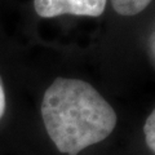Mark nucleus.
<instances>
[{
	"mask_svg": "<svg viewBox=\"0 0 155 155\" xmlns=\"http://www.w3.org/2000/svg\"><path fill=\"white\" fill-rule=\"evenodd\" d=\"M41 118L58 151L78 155L113 133L115 110L94 87L80 79L57 78L44 92Z\"/></svg>",
	"mask_w": 155,
	"mask_h": 155,
	"instance_id": "1",
	"label": "nucleus"
},
{
	"mask_svg": "<svg viewBox=\"0 0 155 155\" xmlns=\"http://www.w3.org/2000/svg\"><path fill=\"white\" fill-rule=\"evenodd\" d=\"M107 0H34L39 17L53 18L62 14L98 17L105 12Z\"/></svg>",
	"mask_w": 155,
	"mask_h": 155,
	"instance_id": "2",
	"label": "nucleus"
},
{
	"mask_svg": "<svg viewBox=\"0 0 155 155\" xmlns=\"http://www.w3.org/2000/svg\"><path fill=\"white\" fill-rule=\"evenodd\" d=\"M5 106H7V100H5V91H4V84L0 76V119L4 116L5 113Z\"/></svg>",
	"mask_w": 155,
	"mask_h": 155,
	"instance_id": "5",
	"label": "nucleus"
},
{
	"mask_svg": "<svg viewBox=\"0 0 155 155\" xmlns=\"http://www.w3.org/2000/svg\"><path fill=\"white\" fill-rule=\"evenodd\" d=\"M153 0H110L114 11L124 17H133L145 11Z\"/></svg>",
	"mask_w": 155,
	"mask_h": 155,
	"instance_id": "3",
	"label": "nucleus"
},
{
	"mask_svg": "<svg viewBox=\"0 0 155 155\" xmlns=\"http://www.w3.org/2000/svg\"><path fill=\"white\" fill-rule=\"evenodd\" d=\"M143 134L147 147L155 154V109L147 116L143 125Z\"/></svg>",
	"mask_w": 155,
	"mask_h": 155,
	"instance_id": "4",
	"label": "nucleus"
}]
</instances>
